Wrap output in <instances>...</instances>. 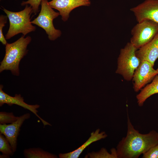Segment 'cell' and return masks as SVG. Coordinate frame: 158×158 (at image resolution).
Listing matches in <instances>:
<instances>
[{
  "label": "cell",
  "instance_id": "obj_1",
  "mask_svg": "<svg viewBox=\"0 0 158 158\" xmlns=\"http://www.w3.org/2000/svg\"><path fill=\"white\" fill-rule=\"evenodd\" d=\"M158 143V132L142 134L135 129L128 115L127 131L116 147L118 158H138Z\"/></svg>",
  "mask_w": 158,
  "mask_h": 158
},
{
  "label": "cell",
  "instance_id": "obj_2",
  "mask_svg": "<svg viewBox=\"0 0 158 158\" xmlns=\"http://www.w3.org/2000/svg\"><path fill=\"white\" fill-rule=\"evenodd\" d=\"M24 37L23 35L15 42L7 43L5 45V56L0 62V73L4 70H9L15 75L18 76L19 75L20 62L27 54V47L32 40L30 36Z\"/></svg>",
  "mask_w": 158,
  "mask_h": 158
},
{
  "label": "cell",
  "instance_id": "obj_3",
  "mask_svg": "<svg viewBox=\"0 0 158 158\" xmlns=\"http://www.w3.org/2000/svg\"><path fill=\"white\" fill-rule=\"evenodd\" d=\"M3 10L6 14L10 24L9 29L5 36L6 39H9L20 33L25 36L35 30V27L32 25L31 21L32 9L30 6L26 5L23 10L17 12L10 11L4 8Z\"/></svg>",
  "mask_w": 158,
  "mask_h": 158
},
{
  "label": "cell",
  "instance_id": "obj_4",
  "mask_svg": "<svg viewBox=\"0 0 158 158\" xmlns=\"http://www.w3.org/2000/svg\"><path fill=\"white\" fill-rule=\"evenodd\" d=\"M137 49L131 42H128L121 49L118 58L116 73L128 81L132 79L134 72L140 63L136 54Z\"/></svg>",
  "mask_w": 158,
  "mask_h": 158
},
{
  "label": "cell",
  "instance_id": "obj_5",
  "mask_svg": "<svg viewBox=\"0 0 158 158\" xmlns=\"http://www.w3.org/2000/svg\"><path fill=\"white\" fill-rule=\"evenodd\" d=\"M48 2L47 0H42L40 12L37 17L31 22L43 29L49 39L54 41L60 37L61 34V31L55 29L53 24V20L60 14L53 10Z\"/></svg>",
  "mask_w": 158,
  "mask_h": 158
},
{
  "label": "cell",
  "instance_id": "obj_6",
  "mask_svg": "<svg viewBox=\"0 0 158 158\" xmlns=\"http://www.w3.org/2000/svg\"><path fill=\"white\" fill-rule=\"evenodd\" d=\"M158 33V23L146 20L138 23L131 30V42L139 49L152 40Z\"/></svg>",
  "mask_w": 158,
  "mask_h": 158
},
{
  "label": "cell",
  "instance_id": "obj_7",
  "mask_svg": "<svg viewBox=\"0 0 158 158\" xmlns=\"http://www.w3.org/2000/svg\"><path fill=\"white\" fill-rule=\"evenodd\" d=\"M149 62L143 61L135 71L133 78V89L138 92L145 85L152 80L158 74L156 70Z\"/></svg>",
  "mask_w": 158,
  "mask_h": 158
},
{
  "label": "cell",
  "instance_id": "obj_8",
  "mask_svg": "<svg viewBox=\"0 0 158 158\" xmlns=\"http://www.w3.org/2000/svg\"><path fill=\"white\" fill-rule=\"evenodd\" d=\"M130 10L138 23L149 20L158 23V0H145Z\"/></svg>",
  "mask_w": 158,
  "mask_h": 158
},
{
  "label": "cell",
  "instance_id": "obj_9",
  "mask_svg": "<svg viewBox=\"0 0 158 158\" xmlns=\"http://www.w3.org/2000/svg\"><path fill=\"white\" fill-rule=\"evenodd\" d=\"M3 86L0 85V106H2L5 104H7L11 106L15 104L21 106L23 108L28 109L35 114L41 120L44 126L47 125L51 126V124L46 121L37 114L38 111L37 109L39 108L40 106L38 104L30 105L24 102V99L20 94L15 95L14 96L12 97L5 93L2 90Z\"/></svg>",
  "mask_w": 158,
  "mask_h": 158
},
{
  "label": "cell",
  "instance_id": "obj_10",
  "mask_svg": "<svg viewBox=\"0 0 158 158\" xmlns=\"http://www.w3.org/2000/svg\"><path fill=\"white\" fill-rule=\"evenodd\" d=\"M30 114L26 113L19 116L18 119L9 124H0V133L8 140L14 152L16 150L17 138L20 128L24 122L30 118Z\"/></svg>",
  "mask_w": 158,
  "mask_h": 158
},
{
  "label": "cell",
  "instance_id": "obj_11",
  "mask_svg": "<svg viewBox=\"0 0 158 158\" xmlns=\"http://www.w3.org/2000/svg\"><path fill=\"white\" fill-rule=\"evenodd\" d=\"M48 3L52 8L59 11L64 22L68 20L70 12L73 9L82 6H89L91 4L90 0H52Z\"/></svg>",
  "mask_w": 158,
  "mask_h": 158
},
{
  "label": "cell",
  "instance_id": "obj_12",
  "mask_svg": "<svg viewBox=\"0 0 158 158\" xmlns=\"http://www.w3.org/2000/svg\"><path fill=\"white\" fill-rule=\"evenodd\" d=\"M136 54L140 62L147 61L153 66L158 58V33L150 41L138 49Z\"/></svg>",
  "mask_w": 158,
  "mask_h": 158
},
{
  "label": "cell",
  "instance_id": "obj_13",
  "mask_svg": "<svg viewBox=\"0 0 158 158\" xmlns=\"http://www.w3.org/2000/svg\"><path fill=\"white\" fill-rule=\"evenodd\" d=\"M100 129H97L91 133L90 136L83 145L76 150L68 153H60L59 154L60 158H77L84 149L92 143L106 138L107 135L105 132H100Z\"/></svg>",
  "mask_w": 158,
  "mask_h": 158
},
{
  "label": "cell",
  "instance_id": "obj_14",
  "mask_svg": "<svg viewBox=\"0 0 158 158\" xmlns=\"http://www.w3.org/2000/svg\"><path fill=\"white\" fill-rule=\"evenodd\" d=\"M158 93V75H156L152 82L142 89L136 96L139 106H142L146 100L152 95Z\"/></svg>",
  "mask_w": 158,
  "mask_h": 158
},
{
  "label": "cell",
  "instance_id": "obj_15",
  "mask_svg": "<svg viewBox=\"0 0 158 158\" xmlns=\"http://www.w3.org/2000/svg\"><path fill=\"white\" fill-rule=\"evenodd\" d=\"M24 154L27 158H56L55 154L45 151L39 148H32L25 149Z\"/></svg>",
  "mask_w": 158,
  "mask_h": 158
},
{
  "label": "cell",
  "instance_id": "obj_16",
  "mask_svg": "<svg viewBox=\"0 0 158 158\" xmlns=\"http://www.w3.org/2000/svg\"><path fill=\"white\" fill-rule=\"evenodd\" d=\"M0 151L2 153L0 158H9L14 152L9 142L3 134H0Z\"/></svg>",
  "mask_w": 158,
  "mask_h": 158
},
{
  "label": "cell",
  "instance_id": "obj_17",
  "mask_svg": "<svg viewBox=\"0 0 158 158\" xmlns=\"http://www.w3.org/2000/svg\"><path fill=\"white\" fill-rule=\"evenodd\" d=\"M111 153L110 154L106 149L102 148L98 152H92L89 153L85 157L118 158L116 149L113 148L111 150Z\"/></svg>",
  "mask_w": 158,
  "mask_h": 158
},
{
  "label": "cell",
  "instance_id": "obj_18",
  "mask_svg": "<svg viewBox=\"0 0 158 158\" xmlns=\"http://www.w3.org/2000/svg\"><path fill=\"white\" fill-rule=\"evenodd\" d=\"M19 117L14 116L12 112H0V123L1 124H5L13 123L16 121Z\"/></svg>",
  "mask_w": 158,
  "mask_h": 158
},
{
  "label": "cell",
  "instance_id": "obj_19",
  "mask_svg": "<svg viewBox=\"0 0 158 158\" xmlns=\"http://www.w3.org/2000/svg\"><path fill=\"white\" fill-rule=\"evenodd\" d=\"M42 0H28L27 1H23L21 3L22 6L30 5L32 8V13L36 15L39 11V7L40 5Z\"/></svg>",
  "mask_w": 158,
  "mask_h": 158
},
{
  "label": "cell",
  "instance_id": "obj_20",
  "mask_svg": "<svg viewBox=\"0 0 158 158\" xmlns=\"http://www.w3.org/2000/svg\"><path fill=\"white\" fill-rule=\"evenodd\" d=\"M8 17L6 16L1 15L0 16V41L3 45H6L7 42L3 32V28L7 22Z\"/></svg>",
  "mask_w": 158,
  "mask_h": 158
},
{
  "label": "cell",
  "instance_id": "obj_21",
  "mask_svg": "<svg viewBox=\"0 0 158 158\" xmlns=\"http://www.w3.org/2000/svg\"><path fill=\"white\" fill-rule=\"evenodd\" d=\"M143 158H158V143L143 154Z\"/></svg>",
  "mask_w": 158,
  "mask_h": 158
},
{
  "label": "cell",
  "instance_id": "obj_22",
  "mask_svg": "<svg viewBox=\"0 0 158 158\" xmlns=\"http://www.w3.org/2000/svg\"><path fill=\"white\" fill-rule=\"evenodd\" d=\"M157 71V72H158V68H157V69H156Z\"/></svg>",
  "mask_w": 158,
  "mask_h": 158
},
{
  "label": "cell",
  "instance_id": "obj_23",
  "mask_svg": "<svg viewBox=\"0 0 158 158\" xmlns=\"http://www.w3.org/2000/svg\"><path fill=\"white\" fill-rule=\"evenodd\" d=\"M0 1L1 0H0Z\"/></svg>",
  "mask_w": 158,
  "mask_h": 158
}]
</instances>
